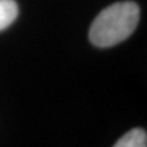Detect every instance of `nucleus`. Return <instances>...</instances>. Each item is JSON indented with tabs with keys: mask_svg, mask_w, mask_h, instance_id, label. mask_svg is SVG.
I'll use <instances>...</instances> for the list:
<instances>
[{
	"mask_svg": "<svg viewBox=\"0 0 147 147\" xmlns=\"http://www.w3.org/2000/svg\"><path fill=\"white\" fill-rule=\"evenodd\" d=\"M140 20V7L134 1H119L100 11L90 27V42L109 48L129 38Z\"/></svg>",
	"mask_w": 147,
	"mask_h": 147,
	"instance_id": "1",
	"label": "nucleus"
},
{
	"mask_svg": "<svg viewBox=\"0 0 147 147\" xmlns=\"http://www.w3.org/2000/svg\"><path fill=\"white\" fill-rule=\"evenodd\" d=\"M113 147H147V135L144 129H132L126 132Z\"/></svg>",
	"mask_w": 147,
	"mask_h": 147,
	"instance_id": "3",
	"label": "nucleus"
},
{
	"mask_svg": "<svg viewBox=\"0 0 147 147\" xmlns=\"http://www.w3.org/2000/svg\"><path fill=\"white\" fill-rule=\"evenodd\" d=\"M18 15V6L15 0H0V32L12 25Z\"/></svg>",
	"mask_w": 147,
	"mask_h": 147,
	"instance_id": "2",
	"label": "nucleus"
}]
</instances>
